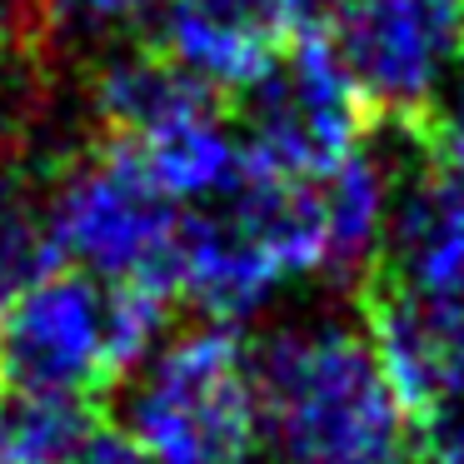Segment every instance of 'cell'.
Here are the masks:
<instances>
[{
	"instance_id": "cell-1",
	"label": "cell",
	"mask_w": 464,
	"mask_h": 464,
	"mask_svg": "<svg viewBox=\"0 0 464 464\" xmlns=\"http://www.w3.org/2000/svg\"><path fill=\"white\" fill-rule=\"evenodd\" d=\"M260 430L285 464H394L404 420L364 324L300 320L250 350Z\"/></svg>"
},
{
	"instance_id": "cell-2",
	"label": "cell",
	"mask_w": 464,
	"mask_h": 464,
	"mask_svg": "<svg viewBox=\"0 0 464 464\" xmlns=\"http://www.w3.org/2000/svg\"><path fill=\"white\" fill-rule=\"evenodd\" d=\"M170 304L155 285H111L55 265L0 304V390L95 400L150 360L165 340Z\"/></svg>"
},
{
	"instance_id": "cell-3",
	"label": "cell",
	"mask_w": 464,
	"mask_h": 464,
	"mask_svg": "<svg viewBox=\"0 0 464 464\" xmlns=\"http://www.w3.org/2000/svg\"><path fill=\"white\" fill-rule=\"evenodd\" d=\"M125 434L150 464H255L265 444L240 324H195L150 350L125 400Z\"/></svg>"
},
{
	"instance_id": "cell-4",
	"label": "cell",
	"mask_w": 464,
	"mask_h": 464,
	"mask_svg": "<svg viewBox=\"0 0 464 464\" xmlns=\"http://www.w3.org/2000/svg\"><path fill=\"white\" fill-rule=\"evenodd\" d=\"M45 220L61 260H75L95 280L155 285L170 295L185 205H175L125 145L95 140L91 150L65 155L45 190Z\"/></svg>"
},
{
	"instance_id": "cell-5",
	"label": "cell",
	"mask_w": 464,
	"mask_h": 464,
	"mask_svg": "<svg viewBox=\"0 0 464 464\" xmlns=\"http://www.w3.org/2000/svg\"><path fill=\"white\" fill-rule=\"evenodd\" d=\"M374 130L370 105L350 85L324 35L290 41L250 85L235 91L240 155L275 175H324Z\"/></svg>"
},
{
	"instance_id": "cell-6",
	"label": "cell",
	"mask_w": 464,
	"mask_h": 464,
	"mask_svg": "<svg viewBox=\"0 0 464 464\" xmlns=\"http://www.w3.org/2000/svg\"><path fill=\"white\" fill-rule=\"evenodd\" d=\"M374 125H410L464 45V0H340L324 25Z\"/></svg>"
},
{
	"instance_id": "cell-7",
	"label": "cell",
	"mask_w": 464,
	"mask_h": 464,
	"mask_svg": "<svg viewBox=\"0 0 464 464\" xmlns=\"http://www.w3.org/2000/svg\"><path fill=\"white\" fill-rule=\"evenodd\" d=\"M364 334L410 420V440L464 464V300L360 285Z\"/></svg>"
},
{
	"instance_id": "cell-8",
	"label": "cell",
	"mask_w": 464,
	"mask_h": 464,
	"mask_svg": "<svg viewBox=\"0 0 464 464\" xmlns=\"http://www.w3.org/2000/svg\"><path fill=\"white\" fill-rule=\"evenodd\" d=\"M420 150V145H414ZM364 285L420 300H464V170L420 150L410 175H394L380 250Z\"/></svg>"
},
{
	"instance_id": "cell-9",
	"label": "cell",
	"mask_w": 464,
	"mask_h": 464,
	"mask_svg": "<svg viewBox=\"0 0 464 464\" xmlns=\"http://www.w3.org/2000/svg\"><path fill=\"white\" fill-rule=\"evenodd\" d=\"M290 41L285 0H155V45L210 91L235 95Z\"/></svg>"
},
{
	"instance_id": "cell-10",
	"label": "cell",
	"mask_w": 464,
	"mask_h": 464,
	"mask_svg": "<svg viewBox=\"0 0 464 464\" xmlns=\"http://www.w3.org/2000/svg\"><path fill=\"white\" fill-rule=\"evenodd\" d=\"M280 275L265 260V250L250 240L240 220L220 200L190 205L180 220L170 260V295L205 314L215 324H240L280 290Z\"/></svg>"
},
{
	"instance_id": "cell-11",
	"label": "cell",
	"mask_w": 464,
	"mask_h": 464,
	"mask_svg": "<svg viewBox=\"0 0 464 464\" xmlns=\"http://www.w3.org/2000/svg\"><path fill=\"white\" fill-rule=\"evenodd\" d=\"M215 105L220 101L210 85L180 71L155 41L111 51L105 61H95L91 81H85V111L95 121V135L115 145H140L165 125L215 111Z\"/></svg>"
},
{
	"instance_id": "cell-12",
	"label": "cell",
	"mask_w": 464,
	"mask_h": 464,
	"mask_svg": "<svg viewBox=\"0 0 464 464\" xmlns=\"http://www.w3.org/2000/svg\"><path fill=\"white\" fill-rule=\"evenodd\" d=\"M390 185H394L390 165L370 145H360L340 165L314 175V205H320V235H324V265H320L324 280L360 290L364 275L374 270L384 210H390Z\"/></svg>"
},
{
	"instance_id": "cell-13",
	"label": "cell",
	"mask_w": 464,
	"mask_h": 464,
	"mask_svg": "<svg viewBox=\"0 0 464 464\" xmlns=\"http://www.w3.org/2000/svg\"><path fill=\"white\" fill-rule=\"evenodd\" d=\"M135 160L145 165L155 185L170 195L175 205H205L225 190V185L240 175V140L225 125L220 105L200 115H185V121L155 130L150 140L125 145Z\"/></svg>"
},
{
	"instance_id": "cell-14",
	"label": "cell",
	"mask_w": 464,
	"mask_h": 464,
	"mask_svg": "<svg viewBox=\"0 0 464 464\" xmlns=\"http://www.w3.org/2000/svg\"><path fill=\"white\" fill-rule=\"evenodd\" d=\"M101 424L95 400L61 390L0 394V464H61Z\"/></svg>"
},
{
	"instance_id": "cell-15",
	"label": "cell",
	"mask_w": 464,
	"mask_h": 464,
	"mask_svg": "<svg viewBox=\"0 0 464 464\" xmlns=\"http://www.w3.org/2000/svg\"><path fill=\"white\" fill-rule=\"evenodd\" d=\"M61 260L55 250L51 220H45V200L25 190L21 175H0V304L15 300L25 285L51 275Z\"/></svg>"
},
{
	"instance_id": "cell-16",
	"label": "cell",
	"mask_w": 464,
	"mask_h": 464,
	"mask_svg": "<svg viewBox=\"0 0 464 464\" xmlns=\"http://www.w3.org/2000/svg\"><path fill=\"white\" fill-rule=\"evenodd\" d=\"M15 35L25 45L55 41V35H95L121 31L155 11V0H11Z\"/></svg>"
},
{
	"instance_id": "cell-17",
	"label": "cell",
	"mask_w": 464,
	"mask_h": 464,
	"mask_svg": "<svg viewBox=\"0 0 464 464\" xmlns=\"http://www.w3.org/2000/svg\"><path fill=\"white\" fill-rule=\"evenodd\" d=\"M404 135H410L424 155L464 170V45L454 51V61L444 65V75L434 81V91H430V101L420 105V115L404 125Z\"/></svg>"
},
{
	"instance_id": "cell-18",
	"label": "cell",
	"mask_w": 464,
	"mask_h": 464,
	"mask_svg": "<svg viewBox=\"0 0 464 464\" xmlns=\"http://www.w3.org/2000/svg\"><path fill=\"white\" fill-rule=\"evenodd\" d=\"M61 464H150V454H145L125 430H115V424H95Z\"/></svg>"
},
{
	"instance_id": "cell-19",
	"label": "cell",
	"mask_w": 464,
	"mask_h": 464,
	"mask_svg": "<svg viewBox=\"0 0 464 464\" xmlns=\"http://www.w3.org/2000/svg\"><path fill=\"white\" fill-rule=\"evenodd\" d=\"M334 5H340V0H285V11H290V21H295V35H320L324 25H330Z\"/></svg>"
},
{
	"instance_id": "cell-20",
	"label": "cell",
	"mask_w": 464,
	"mask_h": 464,
	"mask_svg": "<svg viewBox=\"0 0 464 464\" xmlns=\"http://www.w3.org/2000/svg\"><path fill=\"white\" fill-rule=\"evenodd\" d=\"M11 35H15V11H11V0H0V61L11 51ZM15 41H21V35H15Z\"/></svg>"
}]
</instances>
